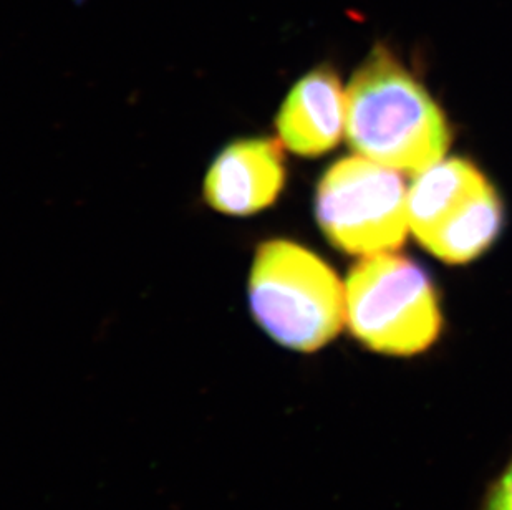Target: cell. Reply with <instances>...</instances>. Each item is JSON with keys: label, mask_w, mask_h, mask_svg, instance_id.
I'll use <instances>...</instances> for the list:
<instances>
[{"label": "cell", "mask_w": 512, "mask_h": 510, "mask_svg": "<svg viewBox=\"0 0 512 510\" xmlns=\"http://www.w3.org/2000/svg\"><path fill=\"white\" fill-rule=\"evenodd\" d=\"M348 143L363 158L420 174L440 163L451 133L440 106L387 45L378 44L348 85Z\"/></svg>", "instance_id": "obj_1"}, {"label": "cell", "mask_w": 512, "mask_h": 510, "mask_svg": "<svg viewBox=\"0 0 512 510\" xmlns=\"http://www.w3.org/2000/svg\"><path fill=\"white\" fill-rule=\"evenodd\" d=\"M249 305L281 347L312 353L345 323V287L324 260L290 241L262 242L249 275Z\"/></svg>", "instance_id": "obj_2"}, {"label": "cell", "mask_w": 512, "mask_h": 510, "mask_svg": "<svg viewBox=\"0 0 512 510\" xmlns=\"http://www.w3.org/2000/svg\"><path fill=\"white\" fill-rule=\"evenodd\" d=\"M345 323L372 352L413 357L435 345L443 318L435 287L403 255H365L345 284Z\"/></svg>", "instance_id": "obj_3"}, {"label": "cell", "mask_w": 512, "mask_h": 510, "mask_svg": "<svg viewBox=\"0 0 512 510\" xmlns=\"http://www.w3.org/2000/svg\"><path fill=\"white\" fill-rule=\"evenodd\" d=\"M406 201L411 232L426 251L448 264L483 254L503 224L498 193L464 159L440 161L420 173Z\"/></svg>", "instance_id": "obj_4"}, {"label": "cell", "mask_w": 512, "mask_h": 510, "mask_svg": "<svg viewBox=\"0 0 512 510\" xmlns=\"http://www.w3.org/2000/svg\"><path fill=\"white\" fill-rule=\"evenodd\" d=\"M405 184L395 169L355 156L340 159L317 189L315 214L340 251L375 255L397 251L410 229Z\"/></svg>", "instance_id": "obj_5"}, {"label": "cell", "mask_w": 512, "mask_h": 510, "mask_svg": "<svg viewBox=\"0 0 512 510\" xmlns=\"http://www.w3.org/2000/svg\"><path fill=\"white\" fill-rule=\"evenodd\" d=\"M281 145L269 138L232 141L214 158L203 194L214 211L251 216L276 201L284 188Z\"/></svg>", "instance_id": "obj_6"}, {"label": "cell", "mask_w": 512, "mask_h": 510, "mask_svg": "<svg viewBox=\"0 0 512 510\" xmlns=\"http://www.w3.org/2000/svg\"><path fill=\"white\" fill-rule=\"evenodd\" d=\"M347 121V100L337 73L315 68L297 82L282 103L276 128L282 145L299 156L314 158L334 150Z\"/></svg>", "instance_id": "obj_7"}, {"label": "cell", "mask_w": 512, "mask_h": 510, "mask_svg": "<svg viewBox=\"0 0 512 510\" xmlns=\"http://www.w3.org/2000/svg\"><path fill=\"white\" fill-rule=\"evenodd\" d=\"M481 510H512V459L489 487Z\"/></svg>", "instance_id": "obj_8"}]
</instances>
